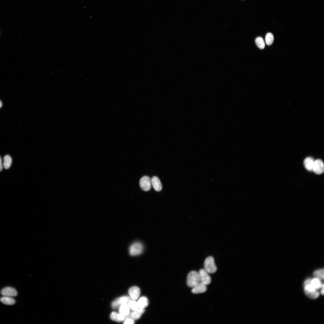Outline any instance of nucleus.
I'll return each mask as SVG.
<instances>
[{
	"label": "nucleus",
	"mask_w": 324,
	"mask_h": 324,
	"mask_svg": "<svg viewBox=\"0 0 324 324\" xmlns=\"http://www.w3.org/2000/svg\"><path fill=\"white\" fill-rule=\"evenodd\" d=\"M144 247L143 244L139 242H135L130 246L129 252L130 255L136 256L141 254L143 252Z\"/></svg>",
	"instance_id": "nucleus-1"
},
{
	"label": "nucleus",
	"mask_w": 324,
	"mask_h": 324,
	"mask_svg": "<svg viewBox=\"0 0 324 324\" xmlns=\"http://www.w3.org/2000/svg\"><path fill=\"white\" fill-rule=\"evenodd\" d=\"M200 282L199 273L196 271H192L188 273L187 279V284L189 287L193 288Z\"/></svg>",
	"instance_id": "nucleus-2"
},
{
	"label": "nucleus",
	"mask_w": 324,
	"mask_h": 324,
	"mask_svg": "<svg viewBox=\"0 0 324 324\" xmlns=\"http://www.w3.org/2000/svg\"><path fill=\"white\" fill-rule=\"evenodd\" d=\"M311 280L308 284L304 285V291L305 294L308 297L312 299H315L319 297V293L317 290L311 284Z\"/></svg>",
	"instance_id": "nucleus-3"
},
{
	"label": "nucleus",
	"mask_w": 324,
	"mask_h": 324,
	"mask_svg": "<svg viewBox=\"0 0 324 324\" xmlns=\"http://www.w3.org/2000/svg\"><path fill=\"white\" fill-rule=\"evenodd\" d=\"M204 265L205 270L209 273H214L217 271V268L212 257H209L205 259Z\"/></svg>",
	"instance_id": "nucleus-4"
},
{
	"label": "nucleus",
	"mask_w": 324,
	"mask_h": 324,
	"mask_svg": "<svg viewBox=\"0 0 324 324\" xmlns=\"http://www.w3.org/2000/svg\"><path fill=\"white\" fill-rule=\"evenodd\" d=\"M132 300L128 296H124L118 298L112 303V307L114 309H117L122 305L128 304V302Z\"/></svg>",
	"instance_id": "nucleus-5"
},
{
	"label": "nucleus",
	"mask_w": 324,
	"mask_h": 324,
	"mask_svg": "<svg viewBox=\"0 0 324 324\" xmlns=\"http://www.w3.org/2000/svg\"><path fill=\"white\" fill-rule=\"evenodd\" d=\"M140 185L141 188L143 190L145 191H149L151 187V179L148 176H144L141 179Z\"/></svg>",
	"instance_id": "nucleus-6"
},
{
	"label": "nucleus",
	"mask_w": 324,
	"mask_h": 324,
	"mask_svg": "<svg viewBox=\"0 0 324 324\" xmlns=\"http://www.w3.org/2000/svg\"><path fill=\"white\" fill-rule=\"evenodd\" d=\"M200 282L207 285L210 284L211 279L209 273L204 269H201L199 272Z\"/></svg>",
	"instance_id": "nucleus-7"
},
{
	"label": "nucleus",
	"mask_w": 324,
	"mask_h": 324,
	"mask_svg": "<svg viewBox=\"0 0 324 324\" xmlns=\"http://www.w3.org/2000/svg\"><path fill=\"white\" fill-rule=\"evenodd\" d=\"M313 171L316 174H321L324 172V165L323 161L320 159L315 161Z\"/></svg>",
	"instance_id": "nucleus-8"
},
{
	"label": "nucleus",
	"mask_w": 324,
	"mask_h": 324,
	"mask_svg": "<svg viewBox=\"0 0 324 324\" xmlns=\"http://www.w3.org/2000/svg\"><path fill=\"white\" fill-rule=\"evenodd\" d=\"M207 285L200 282L193 288L192 292L194 294L203 293L206 292L207 290Z\"/></svg>",
	"instance_id": "nucleus-9"
},
{
	"label": "nucleus",
	"mask_w": 324,
	"mask_h": 324,
	"mask_svg": "<svg viewBox=\"0 0 324 324\" xmlns=\"http://www.w3.org/2000/svg\"><path fill=\"white\" fill-rule=\"evenodd\" d=\"M1 294L3 296L14 297L17 295V292L14 288L11 287H7L4 288L1 291Z\"/></svg>",
	"instance_id": "nucleus-10"
},
{
	"label": "nucleus",
	"mask_w": 324,
	"mask_h": 324,
	"mask_svg": "<svg viewBox=\"0 0 324 324\" xmlns=\"http://www.w3.org/2000/svg\"><path fill=\"white\" fill-rule=\"evenodd\" d=\"M128 293L132 299L135 301L139 297L141 294V290L138 287L133 286L129 289Z\"/></svg>",
	"instance_id": "nucleus-11"
},
{
	"label": "nucleus",
	"mask_w": 324,
	"mask_h": 324,
	"mask_svg": "<svg viewBox=\"0 0 324 324\" xmlns=\"http://www.w3.org/2000/svg\"><path fill=\"white\" fill-rule=\"evenodd\" d=\"M315 160L311 157L306 158L304 161V165L305 168L308 171H313Z\"/></svg>",
	"instance_id": "nucleus-12"
},
{
	"label": "nucleus",
	"mask_w": 324,
	"mask_h": 324,
	"mask_svg": "<svg viewBox=\"0 0 324 324\" xmlns=\"http://www.w3.org/2000/svg\"><path fill=\"white\" fill-rule=\"evenodd\" d=\"M151 180L152 185L154 189L157 191H161L163 187L159 178L157 177L154 176L152 177Z\"/></svg>",
	"instance_id": "nucleus-13"
},
{
	"label": "nucleus",
	"mask_w": 324,
	"mask_h": 324,
	"mask_svg": "<svg viewBox=\"0 0 324 324\" xmlns=\"http://www.w3.org/2000/svg\"><path fill=\"white\" fill-rule=\"evenodd\" d=\"M145 309L139 308L137 310L133 311L130 314L131 318L134 320H136L140 318L142 314L144 312Z\"/></svg>",
	"instance_id": "nucleus-14"
},
{
	"label": "nucleus",
	"mask_w": 324,
	"mask_h": 324,
	"mask_svg": "<svg viewBox=\"0 0 324 324\" xmlns=\"http://www.w3.org/2000/svg\"><path fill=\"white\" fill-rule=\"evenodd\" d=\"M110 317L113 320L118 322L123 321L125 319V316L115 312L111 313Z\"/></svg>",
	"instance_id": "nucleus-15"
},
{
	"label": "nucleus",
	"mask_w": 324,
	"mask_h": 324,
	"mask_svg": "<svg viewBox=\"0 0 324 324\" xmlns=\"http://www.w3.org/2000/svg\"><path fill=\"white\" fill-rule=\"evenodd\" d=\"M0 300L2 303L7 305H13L15 303V300L12 297L3 296Z\"/></svg>",
	"instance_id": "nucleus-16"
},
{
	"label": "nucleus",
	"mask_w": 324,
	"mask_h": 324,
	"mask_svg": "<svg viewBox=\"0 0 324 324\" xmlns=\"http://www.w3.org/2000/svg\"><path fill=\"white\" fill-rule=\"evenodd\" d=\"M119 313L122 315L126 316L130 314V309L127 304H124L121 305L119 308Z\"/></svg>",
	"instance_id": "nucleus-17"
},
{
	"label": "nucleus",
	"mask_w": 324,
	"mask_h": 324,
	"mask_svg": "<svg viewBox=\"0 0 324 324\" xmlns=\"http://www.w3.org/2000/svg\"><path fill=\"white\" fill-rule=\"evenodd\" d=\"M139 308L144 309L149 305V301L147 298L143 297L141 298L137 302Z\"/></svg>",
	"instance_id": "nucleus-18"
},
{
	"label": "nucleus",
	"mask_w": 324,
	"mask_h": 324,
	"mask_svg": "<svg viewBox=\"0 0 324 324\" xmlns=\"http://www.w3.org/2000/svg\"><path fill=\"white\" fill-rule=\"evenodd\" d=\"M4 166L6 169H9L10 167L12 162L11 157L8 155L5 156L4 158Z\"/></svg>",
	"instance_id": "nucleus-19"
},
{
	"label": "nucleus",
	"mask_w": 324,
	"mask_h": 324,
	"mask_svg": "<svg viewBox=\"0 0 324 324\" xmlns=\"http://www.w3.org/2000/svg\"><path fill=\"white\" fill-rule=\"evenodd\" d=\"M311 284L317 290L321 288L324 284L320 280L316 278L312 279Z\"/></svg>",
	"instance_id": "nucleus-20"
},
{
	"label": "nucleus",
	"mask_w": 324,
	"mask_h": 324,
	"mask_svg": "<svg viewBox=\"0 0 324 324\" xmlns=\"http://www.w3.org/2000/svg\"><path fill=\"white\" fill-rule=\"evenodd\" d=\"M255 43L259 48L264 49L265 47V44L263 39L261 37H258L256 38Z\"/></svg>",
	"instance_id": "nucleus-21"
},
{
	"label": "nucleus",
	"mask_w": 324,
	"mask_h": 324,
	"mask_svg": "<svg viewBox=\"0 0 324 324\" xmlns=\"http://www.w3.org/2000/svg\"><path fill=\"white\" fill-rule=\"evenodd\" d=\"M324 269H320L315 271L313 275L315 278H317L320 280L323 281L324 279Z\"/></svg>",
	"instance_id": "nucleus-22"
},
{
	"label": "nucleus",
	"mask_w": 324,
	"mask_h": 324,
	"mask_svg": "<svg viewBox=\"0 0 324 324\" xmlns=\"http://www.w3.org/2000/svg\"><path fill=\"white\" fill-rule=\"evenodd\" d=\"M274 37L273 34L270 32L268 33L265 37V41L267 44L268 45H271L274 41Z\"/></svg>",
	"instance_id": "nucleus-23"
},
{
	"label": "nucleus",
	"mask_w": 324,
	"mask_h": 324,
	"mask_svg": "<svg viewBox=\"0 0 324 324\" xmlns=\"http://www.w3.org/2000/svg\"><path fill=\"white\" fill-rule=\"evenodd\" d=\"M130 308L133 311L137 310L139 308L138 303L134 300H132L130 301L128 303Z\"/></svg>",
	"instance_id": "nucleus-24"
},
{
	"label": "nucleus",
	"mask_w": 324,
	"mask_h": 324,
	"mask_svg": "<svg viewBox=\"0 0 324 324\" xmlns=\"http://www.w3.org/2000/svg\"><path fill=\"white\" fill-rule=\"evenodd\" d=\"M124 324H133L135 323L134 320L130 318H127L125 320Z\"/></svg>",
	"instance_id": "nucleus-25"
},
{
	"label": "nucleus",
	"mask_w": 324,
	"mask_h": 324,
	"mask_svg": "<svg viewBox=\"0 0 324 324\" xmlns=\"http://www.w3.org/2000/svg\"><path fill=\"white\" fill-rule=\"evenodd\" d=\"M3 169V166L2 163V159L1 156H0V172H1Z\"/></svg>",
	"instance_id": "nucleus-26"
},
{
	"label": "nucleus",
	"mask_w": 324,
	"mask_h": 324,
	"mask_svg": "<svg viewBox=\"0 0 324 324\" xmlns=\"http://www.w3.org/2000/svg\"><path fill=\"white\" fill-rule=\"evenodd\" d=\"M321 293L323 295H324V284L321 287Z\"/></svg>",
	"instance_id": "nucleus-27"
},
{
	"label": "nucleus",
	"mask_w": 324,
	"mask_h": 324,
	"mask_svg": "<svg viewBox=\"0 0 324 324\" xmlns=\"http://www.w3.org/2000/svg\"><path fill=\"white\" fill-rule=\"evenodd\" d=\"M2 106V103L1 101L0 100V108H1Z\"/></svg>",
	"instance_id": "nucleus-28"
}]
</instances>
